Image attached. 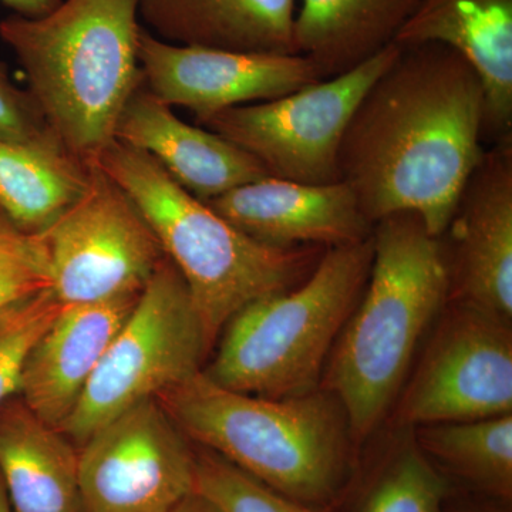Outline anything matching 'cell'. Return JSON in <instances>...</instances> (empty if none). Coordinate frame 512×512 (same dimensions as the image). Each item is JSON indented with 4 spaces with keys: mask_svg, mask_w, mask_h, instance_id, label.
Instances as JSON below:
<instances>
[{
    "mask_svg": "<svg viewBox=\"0 0 512 512\" xmlns=\"http://www.w3.org/2000/svg\"><path fill=\"white\" fill-rule=\"evenodd\" d=\"M484 111L483 84L460 53L402 47L349 121L340 181L373 225L412 212L440 238L484 156Z\"/></svg>",
    "mask_w": 512,
    "mask_h": 512,
    "instance_id": "obj_1",
    "label": "cell"
},
{
    "mask_svg": "<svg viewBox=\"0 0 512 512\" xmlns=\"http://www.w3.org/2000/svg\"><path fill=\"white\" fill-rule=\"evenodd\" d=\"M138 0H62L40 18L12 15L0 39L15 53L47 126L70 156L94 163L143 83Z\"/></svg>",
    "mask_w": 512,
    "mask_h": 512,
    "instance_id": "obj_2",
    "label": "cell"
},
{
    "mask_svg": "<svg viewBox=\"0 0 512 512\" xmlns=\"http://www.w3.org/2000/svg\"><path fill=\"white\" fill-rule=\"evenodd\" d=\"M448 296L443 247L419 215L400 212L373 225L369 279L323 377L356 439L383 419L417 343Z\"/></svg>",
    "mask_w": 512,
    "mask_h": 512,
    "instance_id": "obj_3",
    "label": "cell"
},
{
    "mask_svg": "<svg viewBox=\"0 0 512 512\" xmlns=\"http://www.w3.org/2000/svg\"><path fill=\"white\" fill-rule=\"evenodd\" d=\"M157 400L190 441L296 503H328L345 484L349 426L332 393L266 399L201 370Z\"/></svg>",
    "mask_w": 512,
    "mask_h": 512,
    "instance_id": "obj_4",
    "label": "cell"
},
{
    "mask_svg": "<svg viewBox=\"0 0 512 512\" xmlns=\"http://www.w3.org/2000/svg\"><path fill=\"white\" fill-rule=\"evenodd\" d=\"M94 163L127 192L183 276L210 346L244 306L295 288L318 264L315 249L249 238L138 148L114 140Z\"/></svg>",
    "mask_w": 512,
    "mask_h": 512,
    "instance_id": "obj_5",
    "label": "cell"
},
{
    "mask_svg": "<svg viewBox=\"0 0 512 512\" xmlns=\"http://www.w3.org/2000/svg\"><path fill=\"white\" fill-rule=\"evenodd\" d=\"M372 264L373 234L328 248L301 284L255 299L235 313L202 373L224 389L266 399L313 392L365 291Z\"/></svg>",
    "mask_w": 512,
    "mask_h": 512,
    "instance_id": "obj_6",
    "label": "cell"
},
{
    "mask_svg": "<svg viewBox=\"0 0 512 512\" xmlns=\"http://www.w3.org/2000/svg\"><path fill=\"white\" fill-rule=\"evenodd\" d=\"M210 348L187 284L164 256L59 430L82 447L114 417L200 373Z\"/></svg>",
    "mask_w": 512,
    "mask_h": 512,
    "instance_id": "obj_7",
    "label": "cell"
},
{
    "mask_svg": "<svg viewBox=\"0 0 512 512\" xmlns=\"http://www.w3.org/2000/svg\"><path fill=\"white\" fill-rule=\"evenodd\" d=\"M400 52L402 47L392 43L348 72L278 99L222 110L197 123L247 151L271 177L338 183L340 144L349 121Z\"/></svg>",
    "mask_w": 512,
    "mask_h": 512,
    "instance_id": "obj_8",
    "label": "cell"
},
{
    "mask_svg": "<svg viewBox=\"0 0 512 512\" xmlns=\"http://www.w3.org/2000/svg\"><path fill=\"white\" fill-rule=\"evenodd\" d=\"M86 190L45 231L53 295L82 305L137 295L164 259L153 229L134 201L97 163Z\"/></svg>",
    "mask_w": 512,
    "mask_h": 512,
    "instance_id": "obj_9",
    "label": "cell"
},
{
    "mask_svg": "<svg viewBox=\"0 0 512 512\" xmlns=\"http://www.w3.org/2000/svg\"><path fill=\"white\" fill-rule=\"evenodd\" d=\"M84 512H175L195 493V450L157 399L130 407L79 448Z\"/></svg>",
    "mask_w": 512,
    "mask_h": 512,
    "instance_id": "obj_10",
    "label": "cell"
},
{
    "mask_svg": "<svg viewBox=\"0 0 512 512\" xmlns=\"http://www.w3.org/2000/svg\"><path fill=\"white\" fill-rule=\"evenodd\" d=\"M400 407L404 424L433 426L512 413L510 325L458 302Z\"/></svg>",
    "mask_w": 512,
    "mask_h": 512,
    "instance_id": "obj_11",
    "label": "cell"
},
{
    "mask_svg": "<svg viewBox=\"0 0 512 512\" xmlns=\"http://www.w3.org/2000/svg\"><path fill=\"white\" fill-rule=\"evenodd\" d=\"M138 60L147 89L170 107L191 110L195 121L231 107L278 99L323 80L315 63L302 55L173 45L144 26Z\"/></svg>",
    "mask_w": 512,
    "mask_h": 512,
    "instance_id": "obj_12",
    "label": "cell"
},
{
    "mask_svg": "<svg viewBox=\"0 0 512 512\" xmlns=\"http://www.w3.org/2000/svg\"><path fill=\"white\" fill-rule=\"evenodd\" d=\"M443 235L451 241V249L443 248L450 293L510 325L512 140L485 148Z\"/></svg>",
    "mask_w": 512,
    "mask_h": 512,
    "instance_id": "obj_13",
    "label": "cell"
},
{
    "mask_svg": "<svg viewBox=\"0 0 512 512\" xmlns=\"http://www.w3.org/2000/svg\"><path fill=\"white\" fill-rule=\"evenodd\" d=\"M249 238L278 248L343 247L372 237L348 184H302L266 177L205 202Z\"/></svg>",
    "mask_w": 512,
    "mask_h": 512,
    "instance_id": "obj_14",
    "label": "cell"
},
{
    "mask_svg": "<svg viewBox=\"0 0 512 512\" xmlns=\"http://www.w3.org/2000/svg\"><path fill=\"white\" fill-rule=\"evenodd\" d=\"M114 140L150 154L165 173L200 201L271 177L264 165L227 138L175 116L146 84L131 94Z\"/></svg>",
    "mask_w": 512,
    "mask_h": 512,
    "instance_id": "obj_15",
    "label": "cell"
},
{
    "mask_svg": "<svg viewBox=\"0 0 512 512\" xmlns=\"http://www.w3.org/2000/svg\"><path fill=\"white\" fill-rule=\"evenodd\" d=\"M394 43L460 53L483 84L484 138L512 140V0H421Z\"/></svg>",
    "mask_w": 512,
    "mask_h": 512,
    "instance_id": "obj_16",
    "label": "cell"
},
{
    "mask_svg": "<svg viewBox=\"0 0 512 512\" xmlns=\"http://www.w3.org/2000/svg\"><path fill=\"white\" fill-rule=\"evenodd\" d=\"M140 293L64 306L30 352L20 382L22 402L39 419L62 427Z\"/></svg>",
    "mask_w": 512,
    "mask_h": 512,
    "instance_id": "obj_17",
    "label": "cell"
},
{
    "mask_svg": "<svg viewBox=\"0 0 512 512\" xmlns=\"http://www.w3.org/2000/svg\"><path fill=\"white\" fill-rule=\"evenodd\" d=\"M298 0H138V13L158 39L181 46L298 55Z\"/></svg>",
    "mask_w": 512,
    "mask_h": 512,
    "instance_id": "obj_18",
    "label": "cell"
},
{
    "mask_svg": "<svg viewBox=\"0 0 512 512\" xmlns=\"http://www.w3.org/2000/svg\"><path fill=\"white\" fill-rule=\"evenodd\" d=\"M0 478L13 512H84L79 448L23 402L0 406Z\"/></svg>",
    "mask_w": 512,
    "mask_h": 512,
    "instance_id": "obj_19",
    "label": "cell"
},
{
    "mask_svg": "<svg viewBox=\"0 0 512 512\" xmlns=\"http://www.w3.org/2000/svg\"><path fill=\"white\" fill-rule=\"evenodd\" d=\"M421 0H301L296 8V53L323 79L366 62L392 45Z\"/></svg>",
    "mask_w": 512,
    "mask_h": 512,
    "instance_id": "obj_20",
    "label": "cell"
},
{
    "mask_svg": "<svg viewBox=\"0 0 512 512\" xmlns=\"http://www.w3.org/2000/svg\"><path fill=\"white\" fill-rule=\"evenodd\" d=\"M89 174L66 151L0 138V212L19 232L40 234L83 194Z\"/></svg>",
    "mask_w": 512,
    "mask_h": 512,
    "instance_id": "obj_21",
    "label": "cell"
},
{
    "mask_svg": "<svg viewBox=\"0 0 512 512\" xmlns=\"http://www.w3.org/2000/svg\"><path fill=\"white\" fill-rule=\"evenodd\" d=\"M420 443L450 470L503 500L512 495V413L490 419L433 424Z\"/></svg>",
    "mask_w": 512,
    "mask_h": 512,
    "instance_id": "obj_22",
    "label": "cell"
},
{
    "mask_svg": "<svg viewBox=\"0 0 512 512\" xmlns=\"http://www.w3.org/2000/svg\"><path fill=\"white\" fill-rule=\"evenodd\" d=\"M447 481L423 451L407 448L390 461L359 512H443Z\"/></svg>",
    "mask_w": 512,
    "mask_h": 512,
    "instance_id": "obj_23",
    "label": "cell"
},
{
    "mask_svg": "<svg viewBox=\"0 0 512 512\" xmlns=\"http://www.w3.org/2000/svg\"><path fill=\"white\" fill-rule=\"evenodd\" d=\"M195 493L218 512H313L210 450H195Z\"/></svg>",
    "mask_w": 512,
    "mask_h": 512,
    "instance_id": "obj_24",
    "label": "cell"
},
{
    "mask_svg": "<svg viewBox=\"0 0 512 512\" xmlns=\"http://www.w3.org/2000/svg\"><path fill=\"white\" fill-rule=\"evenodd\" d=\"M64 306L49 289L0 311V406L19 393L30 352Z\"/></svg>",
    "mask_w": 512,
    "mask_h": 512,
    "instance_id": "obj_25",
    "label": "cell"
},
{
    "mask_svg": "<svg viewBox=\"0 0 512 512\" xmlns=\"http://www.w3.org/2000/svg\"><path fill=\"white\" fill-rule=\"evenodd\" d=\"M52 289L42 242L13 228L0 215V311L6 306Z\"/></svg>",
    "mask_w": 512,
    "mask_h": 512,
    "instance_id": "obj_26",
    "label": "cell"
},
{
    "mask_svg": "<svg viewBox=\"0 0 512 512\" xmlns=\"http://www.w3.org/2000/svg\"><path fill=\"white\" fill-rule=\"evenodd\" d=\"M0 138L43 150L66 151L28 90L19 89L10 80L5 64L0 62ZM67 153V151H66Z\"/></svg>",
    "mask_w": 512,
    "mask_h": 512,
    "instance_id": "obj_27",
    "label": "cell"
},
{
    "mask_svg": "<svg viewBox=\"0 0 512 512\" xmlns=\"http://www.w3.org/2000/svg\"><path fill=\"white\" fill-rule=\"evenodd\" d=\"M62 0H0L6 8L12 9L13 15L23 18H40L55 10Z\"/></svg>",
    "mask_w": 512,
    "mask_h": 512,
    "instance_id": "obj_28",
    "label": "cell"
},
{
    "mask_svg": "<svg viewBox=\"0 0 512 512\" xmlns=\"http://www.w3.org/2000/svg\"><path fill=\"white\" fill-rule=\"evenodd\" d=\"M175 512H218L207 500L194 493Z\"/></svg>",
    "mask_w": 512,
    "mask_h": 512,
    "instance_id": "obj_29",
    "label": "cell"
},
{
    "mask_svg": "<svg viewBox=\"0 0 512 512\" xmlns=\"http://www.w3.org/2000/svg\"><path fill=\"white\" fill-rule=\"evenodd\" d=\"M0 512H13L9 504L8 495H6L5 487H3L2 478H0Z\"/></svg>",
    "mask_w": 512,
    "mask_h": 512,
    "instance_id": "obj_30",
    "label": "cell"
},
{
    "mask_svg": "<svg viewBox=\"0 0 512 512\" xmlns=\"http://www.w3.org/2000/svg\"><path fill=\"white\" fill-rule=\"evenodd\" d=\"M0 215H3L2 212H0ZM3 217H5V215H3Z\"/></svg>",
    "mask_w": 512,
    "mask_h": 512,
    "instance_id": "obj_31",
    "label": "cell"
}]
</instances>
